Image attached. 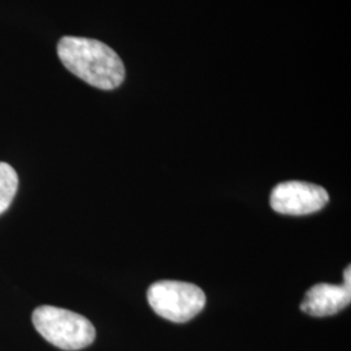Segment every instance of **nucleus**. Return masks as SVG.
Here are the masks:
<instances>
[{"label":"nucleus","mask_w":351,"mask_h":351,"mask_svg":"<svg viewBox=\"0 0 351 351\" xmlns=\"http://www.w3.org/2000/svg\"><path fill=\"white\" fill-rule=\"evenodd\" d=\"M274 211L290 216H303L323 210L329 202L326 189L303 181H287L274 188L271 193Z\"/></svg>","instance_id":"nucleus-4"},{"label":"nucleus","mask_w":351,"mask_h":351,"mask_svg":"<svg viewBox=\"0 0 351 351\" xmlns=\"http://www.w3.org/2000/svg\"><path fill=\"white\" fill-rule=\"evenodd\" d=\"M58 55L71 73L94 88L113 90L124 82L123 60L101 40L64 37L59 40Z\"/></svg>","instance_id":"nucleus-1"},{"label":"nucleus","mask_w":351,"mask_h":351,"mask_svg":"<svg viewBox=\"0 0 351 351\" xmlns=\"http://www.w3.org/2000/svg\"><path fill=\"white\" fill-rule=\"evenodd\" d=\"M38 333L51 345L66 351L81 350L95 339V328L82 315L53 306H40L32 316Z\"/></svg>","instance_id":"nucleus-2"},{"label":"nucleus","mask_w":351,"mask_h":351,"mask_svg":"<svg viewBox=\"0 0 351 351\" xmlns=\"http://www.w3.org/2000/svg\"><path fill=\"white\" fill-rule=\"evenodd\" d=\"M19 188V177L10 164L0 163V215L12 204Z\"/></svg>","instance_id":"nucleus-6"},{"label":"nucleus","mask_w":351,"mask_h":351,"mask_svg":"<svg viewBox=\"0 0 351 351\" xmlns=\"http://www.w3.org/2000/svg\"><path fill=\"white\" fill-rule=\"evenodd\" d=\"M345 284L342 285L343 288L346 289L349 293H351V269H350V265L345 269Z\"/></svg>","instance_id":"nucleus-7"},{"label":"nucleus","mask_w":351,"mask_h":351,"mask_svg":"<svg viewBox=\"0 0 351 351\" xmlns=\"http://www.w3.org/2000/svg\"><path fill=\"white\" fill-rule=\"evenodd\" d=\"M351 301V293L343 287L320 282L308 289L301 303L304 314L324 317L339 314Z\"/></svg>","instance_id":"nucleus-5"},{"label":"nucleus","mask_w":351,"mask_h":351,"mask_svg":"<svg viewBox=\"0 0 351 351\" xmlns=\"http://www.w3.org/2000/svg\"><path fill=\"white\" fill-rule=\"evenodd\" d=\"M147 301L155 314L173 323H186L204 308L206 294L191 282L163 280L149 288Z\"/></svg>","instance_id":"nucleus-3"}]
</instances>
